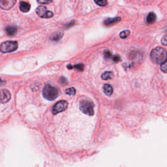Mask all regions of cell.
Listing matches in <instances>:
<instances>
[{
  "mask_svg": "<svg viewBox=\"0 0 167 167\" xmlns=\"http://www.w3.org/2000/svg\"><path fill=\"white\" fill-rule=\"evenodd\" d=\"M151 61L155 64H161L166 61V51L161 47H157L151 52Z\"/></svg>",
  "mask_w": 167,
  "mask_h": 167,
  "instance_id": "1",
  "label": "cell"
},
{
  "mask_svg": "<svg viewBox=\"0 0 167 167\" xmlns=\"http://www.w3.org/2000/svg\"><path fill=\"white\" fill-rule=\"evenodd\" d=\"M60 94V90L50 84H46L43 89L42 95L45 99L49 101H54Z\"/></svg>",
  "mask_w": 167,
  "mask_h": 167,
  "instance_id": "2",
  "label": "cell"
},
{
  "mask_svg": "<svg viewBox=\"0 0 167 167\" xmlns=\"http://www.w3.org/2000/svg\"><path fill=\"white\" fill-rule=\"evenodd\" d=\"M94 104L91 101L83 99L80 102V110L88 116H94Z\"/></svg>",
  "mask_w": 167,
  "mask_h": 167,
  "instance_id": "3",
  "label": "cell"
},
{
  "mask_svg": "<svg viewBox=\"0 0 167 167\" xmlns=\"http://www.w3.org/2000/svg\"><path fill=\"white\" fill-rule=\"evenodd\" d=\"M18 42L17 41H5L0 46V51L3 53H9L17 50Z\"/></svg>",
  "mask_w": 167,
  "mask_h": 167,
  "instance_id": "4",
  "label": "cell"
},
{
  "mask_svg": "<svg viewBox=\"0 0 167 167\" xmlns=\"http://www.w3.org/2000/svg\"><path fill=\"white\" fill-rule=\"evenodd\" d=\"M68 107V103L66 101H60L55 103L52 109V114H57L66 110Z\"/></svg>",
  "mask_w": 167,
  "mask_h": 167,
  "instance_id": "5",
  "label": "cell"
},
{
  "mask_svg": "<svg viewBox=\"0 0 167 167\" xmlns=\"http://www.w3.org/2000/svg\"><path fill=\"white\" fill-rule=\"evenodd\" d=\"M36 13L42 18H50L53 17L54 13L52 11H48L45 6H39L36 9Z\"/></svg>",
  "mask_w": 167,
  "mask_h": 167,
  "instance_id": "6",
  "label": "cell"
},
{
  "mask_svg": "<svg viewBox=\"0 0 167 167\" xmlns=\"http://www.w3.org/2000/svg\"><path fill=\"white\" fill-rule=\"evenodd\" d=\"M17 0H0V7L4 10H9L16 4Z\"/></svg>",
  "mask_w": 167,
  "mask_h": 167,
  "instance_id": "7",
  "label": "cell"
},
{
  "mask_svg": "<svg viewBox=\"0 0 167 167\" xmlns=\"http://www.w3.org/2000/svg\"><path fill=\"white\" fill-rule=\"evenodd\" d=\"M11 95L10 92L7 89H1L0 90V103H6L10 101Z\"/></svg>",
  "mask_w": 167,
  "mask_h": 167,
  "instance_id": "8",
  "label": "cell"
},
{
  "mask_svg": "<svg viewBox=\"0 0 167 167\" xmlns=\"http://www.w3.org/2000/svg\"><path fill=\"white\" fill-rule=\"evenodd\" d=\"M19 8L20 10L23 12V13H27L31 8V6L30 4L25 1H21L19 4Z\"/></svg>",
  "mask_w": 167,
  "mask_h": 167,
  "instance_id": "9",
  "label": "cell"
},
{
  "mask_svg": "<svg viewBox=\"0 0 167 167\" xmlns=\"http://www.w3.org/2000/svg\"><path fill=\"white\" fill-rule=\"evenodd\" d=\"M121 20V18L120 17H116V18H108L104 22V25L106 26H109L112 25L114 24H116L117 22Z\"/></svg>",
  "mask_w": 167,
  "mask_h": 167,
  "instance_id": "10",
  "label": "cell"
},
{
  "mask_svg": "<svg viewBox=\"0 0 167 167\" xmlns=\"http://www.w3.org/2000/svg\"><path fill=\"white\" fill-rule=\"evenodd\" d=\"M103 91L104 94L107 96H110L113 94V88L110 84H106L103 86Z\"/></svg>",
  "mask_w": 167,
  "mask_h": 167,
  "instance_id": "11",
  "label": "cell"
},
{
  "mask_svg": "<svg viewBox=\"0 0 167 167\" xmlns=\"http://www.w3.org/2000/svg\"><path fill=\"white\" fill-rule=\"evenodd\" d=\"M17 32V27L13 26H8L6 28V33L9 36H14L15 34Z\"/></svg>",
  "mask_w": 167,
  "mask_h": 167,
  "instance_id": "12",
  "label": "cell"
},
{
  "mask_svg": "<svg viewBox=\"0 0 167 167\" xmlns=\"http://www.w3.org/2000/svg\"><path fill=\"white\" fill-rule=\"evenodd\" d=\"M156 19H157L156 14H155L154 13H150L148 14V17H147V19H146L147 23L148 24H153L156 21Z\"/></svg>",
  "mask_w": 167,
  "mask_h": 167,
  "instance_id": "13",
  "label": "cell"
},
{
  "mask_svg": "<svg viewBox=\"0 0 167 167\" xmlns=\"http://www.w3.org/2000/svg\"><path fill=\"white\" fill-rule=\"evenodd\" d=\"M67 68L69 69H76L78 70V71H82L84 69V65L82 64V63L76 64V65H75V66H71V65H68Z\"/></svg>",
  "mask_w": 167,
  "mask_h": 167,
  "instance_id": "14",
  "label": "cell"
},
{
  "mask_svg": "<svg viewBox=\"0 0 167 167\" xmlns=\"http://www.w3.org/2000/svg\"><path fill=\"white\" fill-rule=\"evenodd\" d=\"M63 35V33H62L61 32H58L54 33L53 35L51 36L50 39L53 41H58Z\"/></svg>",
  "mask_w": 167,
  "mask_h": 167,
  "instance_id": "15",
  "label": "cell"
},
{
  "mask_svg": "<svg viewBox=\"0 0 167 167\" xmlns=\"http://www.w3.org/2000/svg\"><path fill=\"white\" fill-rule=\"evenodd\" d=\"M113 76H114L113 73L112 72H110V71H107V72H104L101 76L102 79L104 80L112 79L113 78Z\"/></svg>",
  "mask_w": 167,
  "mask_h": 167,
  "instance_id": "16",
  "label": "cell"
},
{
  "mask_svg": "<svg viewBox=\"0 0 167 167\" xmlns=\"http://www.w3.org/2000/svg\"><path fill=\"white\" fill-rule=\"evenodd\" d=\"M130 35V32L129 30H124L119 33V37L121 39H125Z\"/></svg>",
  "mask_w": 167,
  "mask_h": 167,
  "instance_id": "17",
  "label": "cell"
},
{
  "mask_svg": "<svg viewBox=\"0 0 167 167\" xmlns=\"http://www.w3.org/2000/svg\"><path fill=\"white\" fill-rule=\"evenodd\" d=\"M94 1L97 5L101 6V7H103L107 4V0H94Z\"/></svg>",
  "mask_w": 167,
  "mask_h": 167,
  "instance_id": "18",
  "label": "cell"
},
{
  "mask_svg": "<svg viewBox=\"0 0 167 167\" xmlns=\"http://www.w3.org/2000/svg\"><path fill=\"white\" fill-rule=\"evenodd\" d=\"M66 94L69 95H75L76 94V89L74 88H70L66 89Z\"/></svg>",
  "mask_w": 167,
  "mask_h": 167,
  "instance_id": "19",
  "label": "cell"
},
{
  "mask_svg": "<svg viewBox=\"0 0 167 167\" xmlns=\"http://www.w3.org/2000/svg\"><path fill=\"white\" fill-rule=\"evenodd\" d=\"M161 69L163 71V73H166L167 72V66H166V61H164L163 63H161Z\"/></svg>",
  "mask_w": 167,
  "mask_h": 167,
  "instance_id": "20",
  "label": "cell"
},
{
  "mask_svg": "<svg viewBox=\"0 0 167 167\" xmlns=\"http://www.w3.org/2000/svg\"><path fill=\"white\" fill-rule=\"evenodd\" d=\"M37 2L40 4L46 5V4H50V3H52L53 0H37Z\"/></svg>",
  "mask_w": 167,
  "mask_h": 167,
  "instance_id": "21",
  "label": "cell"
},
{
  "mask_svg": "<svg viewBox=\"0 0 167 167\" xmlns=\"http://www.w3.org/2000/svg\"><path fill=\"white\" fill-rule=\"evenodd\" d=\"M104 56L105 58L109 59L112 57V53L109 50H106L104 52Z\"/></svg>",
  "mask_w": 167,
  "mask_h": 167,
  "instance_id": "22",
  "label": "cell"
},
{
  "mask_svg": "<svg viewBox=\"0 0 167 167\" xmlns=\"http://www.w3.org/2000/svg\"><path fill=\"white\" fill-rule=\"evenodd\" d=\"M113 61H114V62H116V63L119 62V61H121V57H120L119 55H114V58H113Z\"/></svg>",
  "mask_w": 167,
  "mask_h": 167,
  "instance_id": "23",
  "label": "cell"
},
{
  "mask_svg": "<svg viewBox=\"0 0 167 167\" xmlns=\"http://www.w3.org/2000/svg\"><path fill=\"white\" fill-rule=\"evenodd\" d=\"M60 80H61V83L63 84H66L67 83V80L65 77H61L60 78Z\"/></svg>",
  "mask_w": 167,
  "mask_h": 167,
  "instance_id": "24",
  "label": "cell"
},
{
  "mask_svg": "<svg viewBox=\"0 0 167 167\" xmlns=\"http://www.w3.org/2000/svg\"><path fill=\"white\" fill-rule=\"evenodd\" d=\"M161 42L163 43V45L164 46H166V37L164 36L163 38L161 40Z\"/></svg>",
  "mask_w": 167,
  "mask_h": 167,
  "instance_id": "25",
  "label": "cell"
},
{
  "mask_svg": "<svg viewBox=\"0 0 167 167\" xmlns=\"http://www.w3.org/2000/svg\"><path fill=\"white\" fill-rule=\"evenodd\" d=\"M5 84V82L4 81V80H3L1 79H0V86H3V85H4Z\"/></svg>",
  "mask_w": 167,
  "mask_h": 167,
  "instance_id": "26",
  "label": "cell"
}]
</instances>
